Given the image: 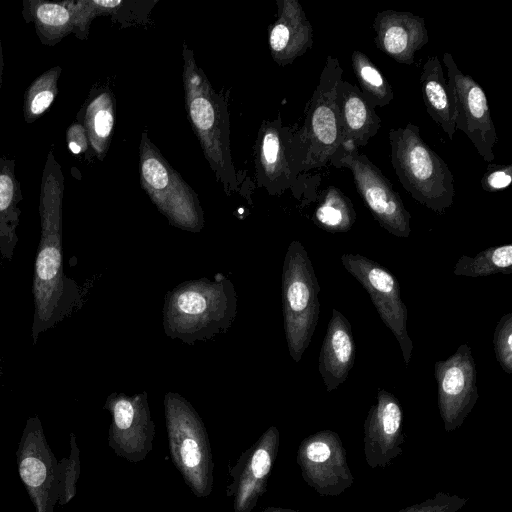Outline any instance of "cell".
I'll return each instance as SVG.
<instances>
[{
    "label": "cell",
    "mask_w": 512,
    "mask_h": 512,
    "mask_svg": "<svg viewBox=\"0 0 512 512\" xmlns=\"http://www.w3.org/2000/svg\"><path fill=\"white\" fill-rule=\"evenodd\" d=\"M467 502L466 498L438 492L420 503L407 506L398 512H457Z\"/></svg>",
    "instance_id": "obj_32"
},
{
    "label": "cell",
    "mask_w": 512,
    "mask_h": 512,
    "mask_svg": "<svg viewBox=\"0 0 512 512\" xmlns=\"http://www.w3.org/2000/svg\"><path fill=\"white\" fill-rule=\"evenodd\" d=\"M17 467L36 512H54L61 490V465L50 449L38 417L28 419L18 450Z\"/></svg>",
    "instance_id": "obj_12"
},
{
    "label": "cell",
    "mask_w": 512,
    "mask_h": 512,
    "mask_svg": "<svg viewBox=\"0 0 512 512\" xmlns=\"http://www.w3.org/2000/svg\"><path fill=\"white\" fill-rule=\"evenodd\" d=\"M355 361V342L347 318L335 308L319 354V372L327 392L343 384Z\"/></svg>",
    "instance_id": "obj_20"
},
{
    "label": "cell",
    "mask_w": 512,
    "mask_h": 512,
    "mask_svg": "<svg viewBox=\"0 0 512 512\" xmlns=\"http://www.w3.org/2000/svg\"><path fill=\"white\" fill-rule=\"evenodd\" d=\"M64 174L54 154L47 155L40 186L41 238L34 267L35 305L33 335L47 328L64 304L65 282L62 258Z\"/></svg>",
    "instance_id": "obj_1"
},
{
    "label": "cell",
    "mask_w": 512,
    "mask_h": 512,
    "mask_svg": "<svg viewBox=\"0 0 512 512\" xmlns=\"http://www.w3.org/2000/svg\"><path fill=\"white\" fill-rule=\"evenodd\" d=\"M61 72L60 66H53L29 85L23 102V116L26 123L35 122L53 104L58 94V80Z\"/></svg>",
    "instance_id": "obj_28"
},
{
    "label": "cell",
    "mask_w": 512,
    "mask_h": 512,
    "mask_svg": "<svg viewBox=\"0 0 512 512\" xmlns=\"http://www.w3.org/2000/svg\"><path fill=\"white\" fill-rule=\"evenodd\" d=\"M278 6L279 14L270 31L269 44L274 60L287 65L312 47L314 33L298 1L282 0Z\"/></svg>",
    "instance_id": "obj_21"
},
{
    "label": "cell",
    "mask_w": 512,
    "mask_h": 512,
    "mask_svg": "<svg viewBox=\"0 0 512 512\" xmlns=\"http://www.w3.org/2000/svg\"><path fill=\"white\" fill-rule=\"evenodd\" d=\"M456 276L482 277L512 273V245L487 248L474 257L463 255L454 266Z\"/></svg>",
    "instance_id": "obj_27"
},
{
    "label": "cell",
    "mask_w": 512,
    "mask_h": 512,
    "mask_svg": "<svg viewBox=\"0 0 512 512\" xmlns=\"http://www.w3.org/2000/svg\"><path fill=\"white\" fill-rule=\"evenodd\" d=\"M403 410L399 400L380 389L364 422V454L370 468L387 467L403 453Z\"/></svg>",
    "instance_id": "obj_17"
},
{
    "label": "cell",
    "mask_w": 512,
    "mask_h": 512,
    "mask_svg": "<svg viewBox=\"0 0 512 512\" xmlns=\"http://www.w3.org/2000/svg\"><path fill=\"white\" fill-rule=\"evenodd\" d=\"M22 199L20 184L15 175V161L0 158V221H17V204Z\"/></svg>",
    "instance_id": "obj_29"
},
{
    "label": "cell",
    "mask_w": 512,
    "mask_h": 512,
    "mask_svg": "<svg viewBox=\"0 0 512 512\" xmlns=\"http://www.w3.org/2000/svg\"><path fill=\"white\" fill-rule=\"evenodd\" d=\"M279 443V430L275 426L269 427L230 469L232 479L227 485V496L233 500L234 512H252L267 491Z\"/></svg>",
    "instance_id": "obj_16"
},
{
    "label": "cell",
    "mask_w": 512,
    "mask_h": 512,
    "mask_svg": "<svg viewBox=\"0 0 512 512\" xmlns=\"http://www.w3.org/2000/svg\"><path fill=\"white\" fill-rule=\"evenodd\" d=\"M70 454L68 458H62L61 465V490L58 503H69L76 493V484L80 476V451L74 434H70Z\"/></svg>",
    "instance_id": "obj_30"
},
{
    "label": "cell",
    "mask_w": 512,
    "mask_h": 512,
    "mask_svg": "<svg viewBox=\"0 0 512 512\" xmlns=\"http://www.w3.org/2000/svg\"><path fill=\"white\" fill-rule=\"evenodd\" d=\"M351 65L362 95L374 108L384 107L392 102L394 98L392 86L365 53L354 50L351 55Z\"/></svg>",
    "instance_id": "obj_26"
},
{
    "label": "cell",
    "mask_w": 512,
    "mask_h": 512,
    "mask_svg": "<svg viewBox=\"0 0 512 512\" xmlns=\"http://www.w3.org/2000/svg\"><path fill=\"white\" fill-rule=\"evenodd\" d=\"M420 84L428 115L452 140L457 131L454 110L443 67L438 56H430L424 62L420 74Z\"/></svg>",
    "instance_id": "obj_22"
},
{
    "label": "cell",
    "mask_w": 512,
    "mask_h": 512,
    "mask_svg": "<svg viewBox=\"0 0 512 512\" xmlns=\"http://www.w3.org/2000/svg\"><path fill=\"white\" fill-rule=\"evenodd\" d=\"M67 143L73 154H80L86 151L89 142L81 123H74L68 128Z\"/></svg>",
    "instance_id": "obj_35"
},
{
    "label": "cell",
    "mask_w": 512,
    "mask_h": 512,
    "mask_svg": "<svg viewBox=\"0 0 512 512\" xmlns=\"http://www.w3.org/2000/svg\"><path fill=\"white\" fill-rule=\"evenodd\" d=\"M512 182V165L490 164L481 179V187L487 192L507 188Z\"/></svg>",
    "instance_id": "obj_34"
},
{
    "label": "cell",
    "mask_w": 512,
    "mask_h": 512,
    "mask_svg": "<svg viewBox=\"0 0 512 512\" xmlns=\"http://www.w3.org/2000/svg\"><path fill=\"white\" fill-rule=\"evenodd\" d=\"M73 13V34L81 40L86 39L92 19L102 10L95 0H70Z\"/></svg>",
    "instance_id": "obj_33"
},
{
    "label": "cell",
    "mask_w": 512,
    "mask_h": 512,
    "mask_svg": "<svg viewBox=\"0 0 512 512\" xmlns=\"http://www.w3.org/2000/svg\"><path fill=\"white\" fill-rule=\"evenodd\" d=\"M341 130V148L359 149L368 144L381 126L375 108L364 98L359 87L342 79L337 88Z\"/></svg>",
    "instance_id": "obj_19"
},
{
    "label": "cell",
    "mask_w": 512,
    "mask_h": 512,
    "mask_svg": "<svg viewBox=\"0 0 512 512\" xmlns=\"http://www.w3.org/2000/svg\"><path fill=\"white\" fill-rule=\"evenodd\" d=\"M448 72L447 86L454 110L456 130L462 131L486 162L494 160L493 148L497 143L486 94L468 74L462 72L448 52L443 54Z\"/></svg>",
    "instance_id": "obj_11"
},
{
    "label": "cell",
    "mask_w": 512,
    "mask_h": 512,
    "mask_svg": "<svg viewBox=\"0 0 512 512\" xmlns=\"http://www.w3.org/2000/svg\"><path fill=\"white\" fill-rule=\"evenodd\" d=\"M22 17L34 25L38 39L46 46H54L73 33L70 0H23Z\"/></svg>",
    "instance_id": "obj_23"
},
{
    "label": "cell",
    "mask_w": 512,
    "mask_h": 512,
    "mask_svg": "<svg viewBox=\"0 0 512 512\" xmlns=\"http://www.w3.org/2000/svg\"><path fill=\"white\" fill-rule=\"evenodd\" d=\"M260 512H299L292 509L280 508V507H266Z\"/></svg>",
    "instance_id": "obj_37"
},
{
    "label": "cell",
    "mask_w": 512,
    "mask_h": 512,
    "mask_svg": "<svg viewBox=\"0 0 512 512\" xmlns=\"http://www.w3.org/2000/svg\"><path fill=\"white\" fill-rule=\"evenodd\" d=\"M373 29L378 49L399 64H413L416 52L429 41L424 18L408 11L378 12Z\"/></svg>",
    "instance_id": "obj_18"
},
{
    "label": "cell",
    "mask_w": 512,
    "mask_h": 512,
    "mask_svg": "<svg viewBox=\"0 0 512 512\" xmlns=\"http://www.w3.org/2000/svg\"><path fill=\"white\" fill-rule=\"evenodd\" d=\"M164 411L171 459L193 494L206 498L213 489L214 462L205 425L178 393L165 395Z\"/></svg>",
    "instance_id": "obj_4"
},
{
    "label": "cell",
    "mask_w": 512,
    "mask_h": 512,
    "mask_svg": "<svg viewBox=\"0 0 512 512\" xmlns=\"http://www.w3.org/2000/svg\"><path fill=\"white\" fill-rule=\"evenodd\" d=\"M342 76L339 60L328 56L308 103L304 126L298 131L304 150V171L328 165L341 146L337 88Z\"/></svg>",
    "instance_id": "obj_7"
},
{
    "label": "cell",
    "mask_w": 512,
    "mask_h": 512,
    "mask_svg": "<svg viewBox=\"0 0 512 512\" xmlns=\"http://www.w3.org/2000/svg\"><path fill=\"white\" fill-rule=\"evenodd\" d=\"M3 69H4V60H3V50L0 38V90L2 88L3 83Z\"/></svg>",
    "instance_id": "obj_38"
},
{
    "label": "cell",
    "mask_w": 512,
    "mask_h": 512,
    "mask_svg": "<svg viewBox=\"0 0 512 512\" xmlns=\"http://www.w3.org/2000/svg\"><path fill=\"white\" fill-rule=\"evenodd\" d=\"M82 113V126L85 129L88 142L99 159L105 155L113 126L114 107L112 97L108 92H102L91 98Z\"/></svg>",
    "instance_id": "obj_24"
},
{
    "label": "cell",
    "mask_w": 512,
    "mask_h": 512,
    "mask_svg": "<svg viewBox=\"0 0 512 512\" xmlns=\"http://www.w3.org/2000/svg\"><path fill=\"white\" fill-rule=\"evenodd\" d=\"M140 173L147 194L171 224L193 232L202 228L203 213L196 194L145 135L141 141Z\"/></svg>",
    "instance_id": "obj_8"
},
{
    "label": "cell",
    "mask_w": 512,
    "mask_h": 512,
    "mask_svg": "<svg viewBox=\"0 0 512 512\" xmlns=\"http://www.w3.org/2000/svg\"><path fill=\"white\" fill-rule=\"evenodd\" d=\"M391 164L403 188L426 208L441 214L455 197L454 177L445 161L408 123L389 130Z\"/></svg>",
    "instance_id": "obj_3"
},
{
    "label": "cell",
    "mask_w": 512,
    "mask_h": 512,
    "mask_svg": "<svg viewBox=\"0 0 512 512\" xmlns=\"http://www.w3.org/2000/svg\"><path fill=\"white\" fill-rule=\"evenodd\" d=\"M438 408L446 432L459 428L475 406L478 395L476 365L471 348L462 344L446 360L434 365Z\"/></svg>",
    "instance_id": "obj_15"
},
{
    "label": "cell",
    "mask_w": 512,
    "mask_h": 512,
    "mask_svg": "<svg viewBox=\"0 0 512 512\" xmlns=\"http://www.w3.org/2000/svg\"><path fill=\"white\" fill-rule=\"evenodd\" d=\"M303 480L323 496H338L354 483L338 433L322 430L304 438L297 450Z\"/></svg>",
    "instance_id": "obj_13"
},
{
    "label": "cell",
    "mask_w": 512,
    "mask_h": 512,
    "mask_svg": "<svg viewBox=\"0 0 512 512\" xmlns=\"http://www.w3.org/2000/svg\"><path fill=\"white\" fill-rule=\"evenodd\" d=\"M493 344L495 356L501 368L507 374L512 373V313L503 315L498 321Z\"/></svg>",
    "instance_id": "obj_31"
},
{
    "label": "cell",
    "mask_w": 512,
    "mask_h": 512,
    "mask_svg": "<svg viewBox=\"0 0 512 512\" xmlns=\"http://www.w3.org/2000/svg\"><path fill=\"white\" fill-rule=\"evenodd\" d=\"M314 223L329 233L349 231L356 221L352 201L339 188L331 185L324 189L313 215Z\"/></svg>",
    "instance_id": "obj_25"
},
{
    "label": "cell",
    "mask_w": 512,
    "mask_h": 512,
    "mask_svg": "<svg viewBox=\"0 0 512 512\" xmlns=\"http://www.w3.org/2000/svg\"><path fill=\"white\" fill-rule=\"evenodd\" d=\"M183 79L189 118L205 156L221 181L225 185H234L227 112L205 75L196 66L193 53L186 47Z\"/></svg>",
    "instance_id": "obj_6"
},
{
    "label": "cell",
    "mask_w": 512,
    "mask_h": 512,
    "mask_svg": "<svg viewBox=\"0 0 512 512\" xmlns=\"http://www.w3.org/2000/svg\"><path fill=\"white\" fill-rule=\"evenodd\" d=\"M105 408L112 416L108 445L115 454L131 463L144 460L153 448L155 424L145 392L127 396L111 394Z\"/></svg>",
    "instance_id": "obj_14"
},
{
    "label": "cell",
    "mask_w": 512,
    "mask_h": 512,
    "mask_svg": "<svg viewBox=\"0 0 512 512\" xmlns=\"http://www.w3.org/2000/svg\"><path fill=\"white\" fill-rule=\"evenodd\" d=\"M95 3L102 9L108 11L119 6L122 2L118 0H95Z\"/></svg>",
    "instance_id": "obj_36"
},
{
    "label": "cell",
    "mask_w": 512,
    "mask_h": 512,
    "mask_svg": "<svg viewBox=\"0 0 512 512\" xmlns=\"http://www.w3.org/2000/svg\"><path fill=\"white\" fill-rule=\"evenodd\" d=\"M329 165L350 170L358 194L378 224L396 237H409L411 215L400 195L370 159L357 149L339 148Z\"/></svg>",
    "instance_id": "obj_9"
},
{
    "label": "cell",
    "mask_w": 512,
    "mask_h": 512,
    "mask_svg": "<svg viewBox=\"0 0 512 512\" xmlns=\"http://www.w3.org/2000/svg\"><path fill=\"white\" fill-rule=\"evenodd\" d=\"M237 313V297L229 279L218 275L177 285L165 298L163 327L167 336L193 344L226 332Z\"/></svg>",
    "instance_id": "obj_2"
},
{
    "label": "cell",
    "mask_w": 512,
    "mask_h": 512,
    "mask_svg": "<svg viewBox=\"0 0 512 512\" xmlns=\"http://www.w3.org/2000/svg\"><path fill=\"white\" fill-rule=\"evenodd\" d=\"M320 285L311 259L299 241L288 246L282 270L284 330L289 354L299 362L308 348L320 314Z\"/></svg>",
    "instance_id": "obj_5"
},
{
    "label": "cell",
    "mask_w": 512,
    "mask_h": 512,
    "mask_svg": "<svg viewBox=\"0 0 512 512\" xmlns=\"http://www.w3.org/2000/svg\"><path fill=\"white\" fill-rule=\"evenodd\" d=\"M340 259L367 291L383 323L396 337L408 366L413 343L408 334V308L401 298L398 280L385 267L363 255L345 253Z\"/></svg>",
    "instance_id": "obj_10"
}]
</instances>
